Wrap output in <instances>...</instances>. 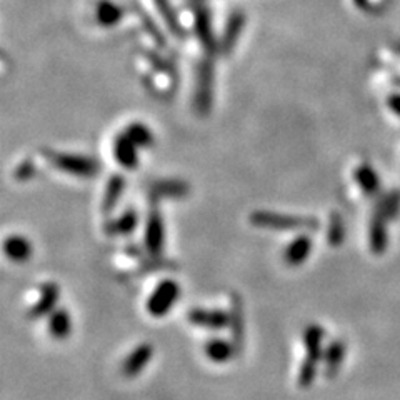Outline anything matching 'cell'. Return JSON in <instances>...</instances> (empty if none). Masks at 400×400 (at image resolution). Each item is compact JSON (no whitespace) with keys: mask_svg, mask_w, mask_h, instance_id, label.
Wrapping results in <instances>:
<instances>
[{"mask_svg":"<svg viewBox=\"0 0 400 400\" xmlns=\"http://www.w3.org/2000/svg\"><path fill=\"white\" fill-rule=\"evenodd\" d=\"M42 155L52 167H55L60 172L73 175L80 179H92L100 172V164L96 158L85 157L77 154H64L55 150H42Z\"/></svg>","mask_w":400,"mask_h":400,"instance_id":"obj_2","label":"cell"},{"mask_svg":"<svg viewBox=\"0 0 400 400\" xmlns=\"http://www.w3.org/2000/svg\"><path fill=\"white\" fill-rule=\"evenodd\" d=\"M203 350H206L207 357H209L212 362H215V364H226V362L237 357L234 344L220 337H214L210 338V340H207Z\"/></svg>","mask_w":400,"mask_h":400,"instance_id":"obj_18","label":"cell"},{"mask_svg":"<svg viewBox=\"0 0 400 400\" xmlns=\"http://www.w3.org/2000/svg\"><path fill=\"white\" fill-rule=\"evenodd\" d=\"M125 254H127L129 257H136V259H140L142 251L137 246H129L127 248H125Z\"/></svg>","mask_w":400,"mask_h":400,"instance_id":"obj_31","label":"cell"},{"mask_svg":"<svg viewBox=\"0 0 400 400\" xmlns=\"http://www.w3.org/2000/svg\"><path fill=\"white\" fill-rule=\"evenodd\" d=\"M35 174H37L35 164L30 161V158H26V161H22L17 167H15L12 177H14L17 182H27V181H32V179L35 177Z\"/></svg>","mask_w":400,"mask_h":400,"instance_id":"obj_30","label":"cell"},{"mask_svg":"<svg viewBox=\"0 0 400 400\" xmlns=\"http://www.w3.org/2000/svg\"><path fill=\"white\" fill-rule=\"evenodd\" d=\"M324 337L325 330L318 324H310L304 329L302 342H304L305 358L317 362V364L324 358Z\"/></svg>","mask_w":400,"mask_h":400,"instance_id":"obj_13","label":"cell"},{"mask_svg":"<svg viewBox=\"0 0 400 400\" xmlns=\"http://www.w3.org/2000/svg\"><path fill=\"white\" fill-rule=\"evenodd\" d=\"M179 297H181V285L170 279L162 280L147 300V312L152 317H164L177 304Z\"/></svg>","mask_w":400,"mask_h":400,"instance_id":"obj_3","label":"cell"},{"mask_svg":"<svg viewBox=\"0 0 400 400\" xmlns=\"http://www.w3.org/2000/svg\"><path fill=\"white\" fill-rule=\"evenodd\" d=\"M152 2L155 9L158 12V15H161L162 20L165 22L167 28H169L175 37L183 39V37H185V30H183L181 20H179L177 14H175V10L172 9V6H170L169 0H152Z\"/></svg>","mask_w":400,"mask_h":400,"instance_id":"obj_22","label":"cell"},{"mask_svg":"<svg viewBox=\"0 0 400 400\" xmlns=\"http://www.w3.org/2000/svg\"><path fill=\"white\" fill-rule=\"evenodd\" d=\"M310 252H312V240L307 234H300L285 248L284 260L291 267H297V265L304 264L309 259Z\"/></svg>","mask_w":400,"mask_h":400,"instance_id":"obj_15","label":"cell"},{"mask_svg":"<svg viewBox=\"0 0 400 400\" xmlns=\"http://www.w3.org/2000/svg\"><path fill=\"white\" fill-rule=\"evenodd\" d=\"M125 190V179L122 175H112L109 179L107 187H105L104 199H102V210L109 212L117 206V202L120 200L122 194Z\"/></svg>","mask_w":400,"mask_h":400,"instance_id":"obj_23","label":"cell"},{"mask_svg":"<svg viewBox=\"0 0 400 400\" xmlns=\"http://www.w3.org/2000/svg\"><path fill=\"white\" fill-rule=\"evenodd\" d=\"M355 181L358 182V185H361L367 194H375L379 189L377 175H375L374 170L367 165L358 167V169L355 170Z\"/></svg>","mask_w":400,"mask_h":400,"instance_id":"obj_25","label":"cell"},{"mask_svg":"<svg viewBox=\"0 0 400 400\" xmlns=\"http://www.w3.org/2000/svg\"><path fill=\"white\" fill-rule=\"evenodd\" d=\"M228 316H230V327L232 332V344L235 347L237 355H242L244 345H246V318H244V305L242 299H240L237 293L230 296V310H228Z\"/></svg>","mask_w":400,"mask_h":400,"instance_id":"obj_7","label":"cell"},{"mask_svg":"<svg viewBox=\"0 0 400 400\" xmlns=\"http://www.w3.org/2000/svg\"><path fill=\"white\" fill-rule=\"evenodd\" d=\"M124 134L138 147V149H142V147H150L154 144L152 130L147 127L145 124H142V122H134V124L127 125Z\"/></svg>","mask_w":400,"mask_h":400,"instance_id":"obj_24","label":"cell"},{"mask_svg":"<svg viewBox=\"0 0 400 400\" xmlns=\"http://www.w3.org/2000/svg\"><path fill=\"white\" fill-rule=\"evenodd\" d=\"M47 329L52 338L55 340H64L71 336L72 332V317L69 310L65 309H55L54 312L48 316Z\"/></svg>","mask_w":400,"mask_h":400,"instance_id":"obj_17","label":"cell"},{"mask_svg":"<svg viewBox=\"0 0 400 400\" xmlns=\"http://www.w3.org/2000/svg\"><path fill=\"white\" fill-rule=\"evenodd\" d=\"M187 318H189L192 325H197V327L209 330H222L228 327V324H230V316H228V312L220 309L194 307L189 310Z\"/></svg>","mask_w":400,"mask_h":400,"instance_id":"obj_6","label":"cell"},{"mask_svg":"<svg viewBox=\"0 0 400 400\" xmlns=\"http://www.w3.org/2000/svg\"><path fill=\"white\" fill-rule=\"evenodd\" d=\"M248 220H251L252 226L259 228H269V230H280V232H293V230L312 232L317 230L318 227L317 219L313 217H307V215L277 214V212L271 210L252 212Z\"/></svg>","mask_w":400,"mask_h":400,"instance_id":"obj_1","label":"cell"},{"mask_svg":"<svg viewBox=\"0 0 400 400\" xmlns=\"http://www.w3.org/2000/svg\"><path fill=\"white\" fill-rule=\"evenodd\" d=\"M317 362L304 358L299 370V385L302 389H310V387H312V383L317 377Z\"/></svg>","mask_w":400,"mask_h":400,"instance_id":"obj_27","label":"cell"},{"mask_svg":"<svg viewBox=\"0 0 400 400\" xmlns=\"http://www.w3.org/2000/svg\"><path fill=\"white\" fill-rule=\"evenodd\" d=\"M138 19H140V24L142 27H144V30L147 32V35H149L158 47H165V37L161 32V28L155 26V22L150 19V15H147L145 10L138 9Z\"/></svg>","mask_w":400,"mask_h":400,"instance_id":"obj_26","label":"cell"},{"mask_svg":"<svg viewBox=\"0 0 400 400\" xmlns=\"http://www.w3.org/2000/svg\"><path fill=\"white\" fill-rule=\"evenodd\" d=\"M244 27H246V14L242 10H235L227 20L226 30H224L222 39L219 40V52L222 55H228L237 46V40L242 35Z\"/></svg>","mask_w":400,"mask_h":400,"instance_id":"obj_11","label":"cell"},{"mask_svg":"<svg viewBox=\"0 0 400 400\" xmlns=\"http://www.w3.org/2000/svg\"><path fill=\"white\" fill-rule=\"evenodd\" d=\"M345 230H344V224H342L340 217L337 214H334L330 217V224H329V232H327V240L332 247H338L344 240Z\"/></svg>","mask_w":400,"mask_h":400,"instance_id":"obj_28","label":"cell"},{"mask_svg":"<svg viewBox=\"0 0 400 400\" xmlns=\"http://www.w3.org/2000/svg\"><path fill=\"white\" fill-rule=\"evenodd\" d=\"M212 100H214V64L207 57L199 65L194 107L200 116H207L212 110Z\"/></svg>","mask_w":400,"mask_h":400,"instance_id":"obj_4","label":"cell"},{"mask_svg":"<svg viewBox=\"0 0 400 400\" xmlns=\"http://www.w3.org/2000/svg\"><path fill=\"white\" fill-rule=\"evenodd\" d=\"M138 147L134 144L124 132L118 134L113 140V155H116L117 164H120L124 169L134 170L138 165Z\"/></svg>","mask_w":400,"mask_h":400,"instance_id":"obj_14","label":"cell"},{"mask_svg":"<svg viewBox=\"0 0 400 400\" xmlns=\"http://www.w3.org/2000/svg\"><path fill=\"white\" fill-rule=\"evenodd\" d=\"M390 105H392V109L397 110V112L400 113V99H399V97H392Z\"/></svg>","mask_w":400,"mask_h":400,"instance_id":"obj_32","label":"cell"},{"mask_svg":"<svg viewBox=\"0 0 400 400\" xmlns=\"http://www.w3.org/2000/svg\"><path fill=\"white\" fill-rule=\"evenodd\" d=\"M165 244V230H164V220H162L161 212L157 209L150 210L149 219H147L145 226V248L150 257H162Z\"/></svg>","mask_w":400,"mask_h":400,"instance_id":"obj_5","label":"cell"},{"mask_svg":"<svg viewBox=\"0 0 400 400\" xmlns=\"http://www.w3.org/2000/svg\"><path fill=\"white\" fill-rule=\"evenodd\" d=\"M387 240H385V230H383L382 224L379 220H375L370 227V247L375 254H381V252L385 248Z\"/></svg>","mask_w":400,"mask_h":400,"instance_id":"obj_29","label":"cell"},{"mask_svg":"<svg viewBox=\"0 0 400 400\" xmlns=\"http://www.w3.org/2000/svg\"><path fill=\"white\" fill-rule=\"evenodd\" d=\"M194 28L200 44H202V47L206 48L207 54L210 55L219 46L214 39V32H212L209 10H207V7L200 2L194 3Z\"/></svg>","mask_w":400,"mask_h":400,"instance_id":"obj_8","label":"cell"},{"mask_svg":"<svg viewBox=\"0 0 400 400\" xmlns=\"http://www.w3.org/2000/svg\"><path fill=\"white\" fill-rule=\"evenodd\" d=\"M189 183L179 181V179H165V181H157L150 185L149 195L152 202H158L162 199H182L189 195Z\"/></svg>","mask_w":400,"mask_h":400,"instance_id":"obj_12","label":"cell"},{"mask_svg":"<svg viewBox=\"0 0 400 400\" xmlns=\"http://www.w3.org/2000/svg\"><path fill=\"white\" fill-rule=\"evenodd\" d=\"M3 252L12 262H27L32 257V246L26 237L10 235L3 242Z\"/></svg>","mask_w":400,"mask_h":400,"instance_id":"obj_19","label":"cell"},{"mask_svg":"<svg viewBox=\"0 0 400 400\" xmlns=\"http://www.w3.org/2000/svg\"><path fill=\"white\" fill-rule=\"evenodd\" d=\"M154 357V345L150 342H142L136 349L125 357L124 364H122V374L127 379L137 377L142 370L149 365V362Z\"/></svg>","mask_w":400,"mask_h":400,"instance_id":"obj_10","label":"cell"},{"mask_svg":"<svg viewBox=\"0 0 400 400\" xmlns=\"http://www.w3.org/2000/svg\"><path fill=\"white\" fill-rule=\"evenodd\" d=\"M138 215L136 210H125L120 217L105 224V234L109 235H129L137 228Z\"/></svg>","mask_w":400,"mask_h":400,"instance_id":"obj_21","label":"cell"},{"mask_svg":"<svg viewBox=\"0 0 400 400\" xmlns=\"http://www.w3.org/2000/svg\"><path fill=\"white\" fill-rule=\"evenodd\" d=\"M60 299V287L55 282H46L40 285V296L39 300L35 302L34 307L28 312V317L32 320H37V318H42L51 316L54 312L57 304H59Z\"/></svg>","mask_w":400,"mask_h":400,"instance_id":"obj_9","label":"cell"},{"mask_svg":"<svg viewBox=\"0 0 400 400\" xmlns=\"http://www.w3.org/2000/svg\"><path fill=\"white\" fill-rule=\"evenodd\" d=\"M124 17V9L112 0H100L96 7V19L102 27H113Z\"/></svg>","mask_w":400,"mask_h":400,"instance_id":"obj_20","label":"cell"},{"mask_svg":"<svg viewBox=\"0 0 400 400\" xmlns=\"http://www.w3.org/2000/svg\"><path fill=\"white\" fill-rule=\"evenodd\" d=\"M345 350L347 347L344 344V340H340V338H336V340L330 342L327 349L324 350V358H322V362H324L325 375H327L329 379L336 377L338 370H340L342 362H344L345 357Z\"/></svg>","mask_w":400,"mask_h":400,"instance_id":"obj_16","label":"cell"}]
</instances>
